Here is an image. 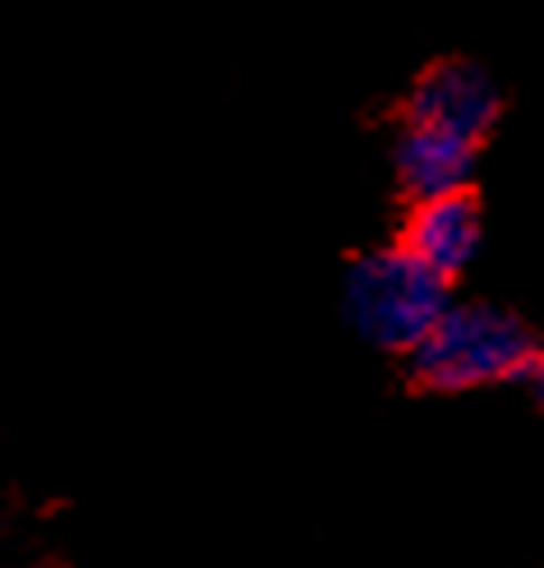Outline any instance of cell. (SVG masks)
<instances>
[{
	"mask_svg": "<svg viewBox=\"0 0 544 568\" xmlns=\"http://www.w3.org/2000/svg\"><path fill=\"white\" fill-rule=\"evenodd\" d=\"M499 116L494 79L471 61H443L424 70L402 106L392 166L415 199L466 190L480 144Z\"/></svg>",
	"mask_w": 544,
	"mask_h": 568,
	"instance_id": "6da1fadb",
	"label": "cell"
},
{
	"mask_svg": "<svg viewBox=\"0 0 544 568\" xmlns=\"http://www.w3.org/2000/svg\"><path fill=\"white\" fill-rule=\"evenodd\" d=\"M531 361V333L512 310L490 301H452L411 352V371L439 393H466L526 375Z\"/></svg>",
	"mask_w": 544,
	"mask_h": 568,
	"instance_id": "7a4b0ae2",
	"label": "cell"
},
{
	"mask_svg": "<svg viewBox=\"0 0 544 568\" xmlns=\"http://www.w3.org/2000/svg\"><path fill=\"white\" fill-rule=\"evenodd\" d=\"M341 305H347V320L365 343L411 356L452 301L448 282L434 268H424L411 250L388 245L360 254L351 264Z\"/></svg>",
	"mask_w": 544,
	"mask_h": 568,
	"instance_id": "3957f363",
	"label": "cell"
},
{
	"mask_svg": "<svg viewBox=\"0 0 544 568\" xmlns=\"http://www.w3.org/2000/svg\"><path fill=\"white\" fill-rule=\"evenodd\" d=\"M480 236H484V222H480L475 194L452 190V194L415 199L402 226V250H411L424 268H434L448 282L475 260Z\"/></svg>",
	"mask_w": 544,
	"mask_h": 568,
	"instance_id": "277c9868",
	"label": "cell"
},
{
	"mask_svg": "<svg viewBox=\"0 0 544 568\" xmlns=\"http://www.w3.org/2000/svg\"><path fill=\"white\" fill-rule=\"evenodd\" d=\"M526 379H531V393H535V403L544 407V356H535V361H531V371H526Z\"/></svg>",
	"mask_w": 544,
	"mask_h": 568,
	"instance_id": "5b68a950",
	"label": "cell"
}]
</instances>
